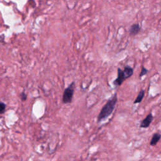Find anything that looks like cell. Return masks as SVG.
I'll list each match as a JSON object with an SVG mask.
<instances>
[{"label": "cell", "instance_id": "obj_10", "mask_svg": "<svg viewBox=\"0 0 161 161\" xmlns=\"http://www.w3.org/2000/svg\"><path fill=\"white\" fill-rule=\"evenodd\" d=\"M6 110V105L3 103V102H0V115H2L5 113Z\"/></svg>", "mask_w": 161, "mask_h": 161}, {"label": "cell", "instance_id": "obj_4", "mask_svg": "<svg viewBox=\"0 0 161 161\" xmlns=\"http://www.w3.org/2000/svg\"><path fill=\"white\" fill-rule=\"evenodd\" d=\"M153 120V116L152 113H150L149 115H147V116L141 122L140 128H147L150 127L151 123L152 122Z\"/></svg>", "mask_w": 161, "mask_h": 161}, {"label": "cell", "instance_id": "obj_8", "mask_svg": "<svg viewBox=\"0 0 161 161\" xmlns=\"http://www.w3.org/2000/svg\"><path fill=\"white\" fill-rule=\"evenodd\" d=\"M140 26H139L138 24H134L133 25H131L130 28V30H129L130 33L131 35H135L139 32V31H140Z\"/></svg>", "mask_w": 161, "mask_h": 161}, {"label": "cell", "instance_id": "obj_5", "mask_svg": "<svg viewBox=\"0 0 161 161\" xmlns=\"http://www.w3.org/2000/svg\"><path fill=\"white\" fill-rule=\"evenodd\" d=\"M123 72L124 74H125V79H127L132 76V75L134 74V69L129 66V65H126V66H125V68H124Z\"/></svg>", "mask_w": 161, "mask_h": 161}, {"label": "cell", "instance_id": "obj_11", "mask_svg": "<svg viewBox=\"0 0 161 161\" xmlns=\"http://www.w3.org/2000/svg\"><path fill=\"white\" fill-rule=\"evenodd\" d=\"M20 97H21V99L22 100V101H25L27 99V95L26 93H22L20 95Z\"/></svg>", "mask_w": 161, "mask_h": 161}, {"label": "cell", "instance_id": "obj_3", "mask_svg": "<svg viewBox=\"0 0 161 161\" xmlns=\"http://www.w3.org/2000/svg\"><path fill=\"white\" fill-rule=\"evenodd\" d=\"M117 72H118V74H117L116 79L113 81V84L115 86H120L126 80V79L125 77V74H124L123 70L120 68H118Z\"/></svg>", "mask_w": 161, "mask_h": 161}, {"label": "cell", "instance_id": "obj_1", "mask_svg": "<svg viewBox=\"0 0 161 161\" xmlns=\"http://www.w3.org/2000/svg\"><path fill=\"white\" fill-rule=\"evenodd\" d=\"M117 102H118V96H117V93H116L110 98V99L107 101L106 104L101 108L97 118L98 123L105 121L112 115Z\"/></svg>", "mask_w": 161, "mask_h": 161}, {"label": "cell", "instance_id": "obj_6", "mask_svg": "<svg viewBox=\"0 0 161 161\" xmlns=\"http://www.w3.org/2000/svg\"><path fill=\"white\" fill-rule=\"evenodd\" d=\"M161 138V134L160 133H155L153 135L151 140L150 142V145L151 146H156L157 143L160 141Z\"/></svg>", "mask_w": 161, "mask_h": 161}, {"label": "cell", "instance_id": "obj_2", "mask_svg": "<svg viewBox=\"0 0 161 161\" xmlns=\"http://www.w3.org/2000/svg\"><path fill=\"white\" fill-rule=\"evenodd\" d=\"M76 88L75 82L72 81L64 91L62 96V101L64 104L72 103V98L74 96V93Z\"/></svg>", "mask_w": 161, "mask_h": 161}, {"label": "cell", "instance_id": "obj_7", "mask_svg": "<svg viewBox=\"0 0 161 161\" xmlns=\"http://www.w3.org/2000/svg\"><path fill=\"white\" fill-rule=\"evenodd\" d=\"M144 96H145V90H140V92L138 93V94L137 95V98H135V101H134V104L140 103L144 99Z\"/></svg>", "mask_w": 161, "mask_h": 161}, {"label": "cell", "instance_id": "obj_9", "mask_svg": "<svg viewBox=\"0 0 161 161\" xmlns=\"http://www.w3.org/2000/svg\"><path fill=\"white\" fill-rule=\"evenodd\" d=\"M149 72V70L147 69H146L145 67H142V70H141V72L140 73V75H139V77L141 78L142 77L146 75L147 74V72Z\"/></svg>", "mask_w": 161, "mask_h": 161}]
</instances>
